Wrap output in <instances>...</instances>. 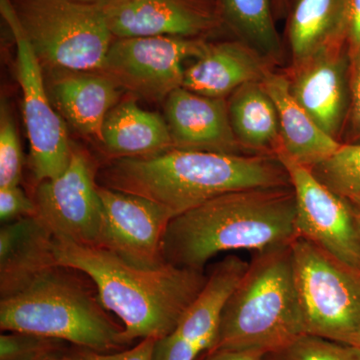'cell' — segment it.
<instances>
[{"mask_svg": "<svg viewBox=\"0 0 360 360\" xmlns=\"http://www.w3.org/2000/svg\"><path fill=\"white\" fill-rule=\"evenodd\" d=\"M292 186L245 189L224 194L177 215L163 239L167 264L205 270L227 251H264L297 238Z\"/></svg>", "mask_w": 360, "mask_h": 360, "instance_id": "obj_3", "label": "cell"}, {"mask_svg": "<svg viewBox=\"0 0 360 360\" xmlns=\"http://www.w3.org/2000/svg\"><path fill=\"white\" fill-rule=\"evenodd\" d=\"M96 179L99 186L155 201L175 217L224 194L291 186L276 156L175 148L108 160L99 167Z\"/></svg>", "mask_w": 360, "mask_h": 360, "instance_id": "obj_1", "label": "cell"}, {"mask_svg": "<svg viewBox=\"0 0 360 360\" xmlns=\"http://www.w3.org/2000/svg\"><path fill=\"white\" fill-rule=\"evenodd\" d=\"M290 2L291 0H272L274 13L278 14V16H283V14L288 13Z\"/></svg>", "mask_w": 360, "mask_h": 360, "instance_id": "obj_36", "label": "cell"}, {"mask_svg": "<svg viewBox=\"0 0 360 360\" xmlns=\"http://www.w3.org/2000/svg\"><path fill=\"white\" fill-rule=\"evenodd\" d=\"M23 155L11 108L4 101L0 108V188L20 186Z\"/></svg>", "mask_w": 360, "mask_h": 360, "instance_id": "obj_27", "label": "cell"}, {"mask_svg": "<svg viewBox=\"0 0 360 360\" xmlns=\"http://www.w3.org/2000/svg\"><path fill=\"white\" fill-rule=\"evenodd\" d=\"M156 338H148L134 347L115 352H97L87 348L75 347L79 360H153Z\"/></svg>", "mask_w": 360, "mask_h": 360, "instance_id": "obj_30", "label": "cell"}, {"mask_svg": "<svg viewBox=\"0 0 360 360\" xmlns=\"http://www.w3.org/2000/svg\"><path fill=\"white\" fill-rule=\"evenodd\" d=\"M274 70V63L240 40L207 42L200 58L186 68L182 87L200 96L229 98L243 85L264 82Z\"/></svg>", "mask_w": 360, "mask_h": 360, "instance_id": "obj_17", "label": "cell"}, {"mask_svg": "<svg viewBox=\"0 0 360 360\" xmlns=\"http://www.w3.org/2000/svg\"><path fill=\"white\" fill-rule=\"evenodd\" d=\"M284 72L295 101L322 130L341 142L350 103L347 45L322 51Z\"/></svg>", "mask_w": 360, "mask_h": 360, "instance_id": "obj_15", "label": "cell"}, {"mask_svg": "<svg viewBox=\"0 0 360 360\" xmlns=\"http://www.w3.org/2000/svg\"><path fill=\"white\" fill-rule=\"evenodd\" d=\"M47 86L56 110L78 132L101 141L106 115L117 104V84L101 71L53 70Z\"/></svg>", "mask_w": 360, "mask_h": 360, "instance_id": "obj_18", "label": "cell"}, {"mask_svg": "<svg viewBox=\"0 0 360 360\" xmlns=\"http://www.w3.org/2000/svg\"><path fill=\"white\" fill-rule=\"evenodd\" d=\"M262 350H219L203 354L198 360H262Z\"/></svg>", "mask_w": 360, "mask_h": 360, "instance_id": "obj_33", "label": "cell"}, {"mask_svg": "<svg viewBox=\"0 0 360 360\" xmlns=\"http://www.w3.org/2000/svg\"><path fill=\"white\" fill-rule=\"evenodd\" d=\"M345 44L350 66V82L360 71V0H347Z\"/></svg>", "mask_w": 360, "mask_h": 360, "instance_id": "obj_31", "label": "cell"}, {"mask_svg": "<svg viewBox=\"0 0 360 360\" xmlns=\"http://www.w3.org/2000/svg\"><path fill=\"white\" fill-rule=\"evenodd\" d=\"M103 9L115 39H205L224 26L215 0H108Z\"/></svg>", "mask_w": 360, "mask_h": 360, "instance_id": "obj_13", "label": "cell"}, {"mask_svg": "<svg viewBox=\"0 0 360 360\" xmlns=\"http://www.w3.org/2000/svg\"><path fill=\"white\" fill-rule=\"evenodd\" d=\"M276 158L295 191L297 236L360 276V236L347 201L323 186L309 167L283 153Z\"/></svg>", "mask_w": 360, "mask_h": 360, "instance_id": "obj_11", "label": "cell"}, {"mask_svg": "<svg viewBox=\"0 0 360 360\" xmlns=\"http://www.w3.org/2000/svg\"><path fill=\"white\" fill-rule=\"evenodd\" d=\"M70 345H72L58 338L21 331H4L0 335V360H32Z\"/></svg>", "mask_w": 360, "mask_h": 360, "instance_id": "obj_28", "label": "cell"}, {"mask_svg": "<svg viewBox=\"0 0 360 360\" xmlns=\"http://www.w3.org/2000/svg\"><path fill=\"white\" fill-rule=\"evenodd\" d=\"M355 347L360 348V336L359 340H357L356 345H355Z\"/></svg>", "mask_w": 360, "mask_h": 360, "instance_id": "obj_38", "label": "cell"}, {"mask_svg": "<svg viewBox=\"0 0 360 360\" xmlns=\"http://www.w3.org/2000/svg\"><path fill=\"white\" fill-rule=\"evenodd\" d=\"M165 120L175 149L246 155L232 131L227 98L180 87L165 101Z\"/></svg>", "mask_w": 360, "mask_h": 360, "instance_id": "obj_16", "label": "cell"}, {"mask_svg": "<svg viewBox=\"0 0 360 360\" xmlns=\"http://www.w3.org/2000/svg\"><path fill=\"white\" fill-rule=\"evenodd\" d=\"M0 328L65 340L97 352H115L129 345L122 323L101 302L96 284L70 267L45 270L25 288L0 300Z\"/></svg>", "mask_w": 360, "mask_h": 360, "instance_id": "obj_4", "label": "cell"}, {"mask_svg": "<svg viewBox=\"0 0 360 360\" xmlns=\"http://www.w3.org/2000/svg\"><path fill=\"white\" fill-rule=\"evenodd\" d=\"M32 360H79V359H78L75 345H70L63 349L49 352Z\"/></svg>", "mask_w": 360, "mask_h": 360, "instance_id": "obj_34", "label": "cell"}, {"mask_svg": "<svg viewBox=\"0 0 360 360\" xmlns=\"http://www.w3.org/2000/svg\"><path fill=\"white\" fill-rule=\"evenodd\" d=\"M53 234L37 217L6 222L0 229V296L20 292L56 266Z\"/></svg>", "mask_w": 360, "mask_h": 360, "instance_id": "obj_19", "label": "cell"}, {"mask_svg": "<svg viewBox=\"0 0 360 360\" xmlns=\"http://www.w3.org/2000/svg\"><path fill=\"white\" fill-rule=\"evenodd\" d=\"M56 262L84 272L96 284L101 302L122 321L123 340L169 335L207 283L205 270L165 264L146 269L124 262L115 253L54 238Z\"/></svg>", "mask_w": 360, "mask_h": 360, "instance_id": "obj_2", "label": "cell"}, {"mask_svg": "<svg viewBox=\"0 0 360 360\" xmlns=\"http://www.w3.org/2000/svg\"><path fill=\"white\" fill-rule=\"evenodd\" d=\"M262 360H360V348L304 333L267 352Z\"/></svg>", "mask_w": 360, "mask_h": 360, "instance_id": "obj_26", "label": "cell"}, {"mask_svg": "<svg viewBox=\"0 0 360 360\" xmlns=\"http://www.w3.org/2000/svg\"><path fill=\"white\" fill-rule=\"evenodd\" d=\"M37 210L33 198L26 195L20 186L0 188V219L13 221L23 217H37Z\"/></svg>", "mask_w": 360, "mask_h": 360, "instance_id": "obj_29", "label": "cell"}, {"mask_svg": "<svg viewBox=\"0 0 360 360\" xmlns=\"http://www.w3.org/2000/svg\"><path fill=\"white\" fill-rule=\"evenodd\" d=\"M291 250L305 333L355 347L360 336L359 274L300 236Z\"/></svg>", "mask_w": 360, "mask_h": 360, "instance_id": "obj_7", "label": "cell"}, {"mask_svg": "<svg viewBox=\"0 0 360 360\" xmlns=\"http://www.w3.org/2000/svg\"><path fill=\"white\" fill-rule=\"evenodd\" d=\"M222 25L276 66L284 61L272 0H215Z\"/></svg>", "mask_w": 360, "mask_h": 360, "instance_id": "obj_24", "label": "cell"}, {"mask_svg": "<svg viewBox=\"0 0 360 360\" xmlns=\"http://www.w3.org/2000/svg\"><path fill=\"white\" fill-rule=\"evenodd\" d=\"M77 1L87 2V4H106L108 0H77Z\"/></svg>", "mask_w": 360, "mask_h": 360, "instance_id": "obj_37", "label": "cell"}, {"mask_svg": "<svg viewBox=\"0 0 360 360\" xmlns=\"http://www.w3.org/2000/svg\"><path fill=\"white\" fill-rule=\"evenodd\" d=\"M227 105L232 131L246 155L276 156L283 150L278 112L262 82L239 87Z\"/></svg>", "mask_w": 360, "mask_h": 360, "instance_id": "obj_23", "label": "cell"}, {"mask_svg": "<svg viewBox=\"0 0 360 360\" xmlns=\"http://www.w3.org/2000/svg\"><path fill=\"white\" fill-rule=\"evenodd\" d=\"M26 39L51 70L101 71L115 37L103 4L11 0Z\"/></svg>", "mask_w": 360, "mask_h": 360, "instance_id": "obj_6", "label": "cell"}, {"mask_svg": "<svg viewBox=\"0 0 360 360\" xmlns=\"http://www.w3.org/2000/svg\"><path fill=\"white\" fill-rule=\"evenodd\" d=\"M248 262L229 255L213 265L207 283L174 330L156 340L153 360H198L212 347L225 302L238 286Z\"/></svg>", "mask_w": 360, "mask_h": 360, "instance_id": "obj_14", "label": "cell"}, {"mask_svg": "<svg viewBox=\"0 0 360 360\" xmlns=\"http://www.w3.org/2000/svg\"><path fill=\"white\" fill-rule=\"evenodd\" d=\"M304 333L290 243L255 252L225 302L217 338L206 354L219 350L267 352Z\"/></svg>", "mask_w": 360, "mask_h": 360, "instance_id": "obj_5", "label": "cell"}, {"mask_svg": "<svg viewBox=\"0 0 360 360\" xmlns=\"http://www.w3.org/2000/svg\"><path fill=\"white\" fill-rule=\"evenodd\" d=\"M341 143H360V71L350 82V103Z\"/></svg>", "mask_w": 360, "mask_h": 360, "instance_id": "obj_32", "label": "cell"}, {"mask_svg": "<svg viewBox=\"0 0 360 360\" xmlns=\"http://www.w3.org/2000/svg\"><path fill=\"white\" fill-rule=\"evenodd\" d=\"M103 221L97 248L115 253L124 262L153 269L167 264L163 239L174 213L142 196L99 186Z\"/></svg>", "mask_w": 360, "mask_h": 360, "instance_id": "obj_12", "label": "cell"}, {"mask_svg": "<svg viewBox=\"0 0 360 360\" xmlns=\"http://www.w3.org/2000/svg\"><path fill=\"white\" fill-rule=\"evenodd\" d=\"M345 201H347V205H349L350 210H352L355 224H356L357 229H359L360 236V196H359V198H352V200Z\"/></svg>", "mask_w": 360, "mask_h": 360, "instance_id": "obj_35", "label": "cell"}, {"mask_svg": "<svg viewBox=\"0 0 360 360\" xmlns=\"http://www.w3.org/2000/svg\"><path fill=\"white\" fill-rule=\"evenodd\" d=\"M205 39L174 37L115 39L101 72L120 89L146 101H163L184 84V63L200 58Z\"/></svg>", "mask_w": 360, "mask_h": 360, "instance_id": "obj_9", "label": "cell"}, {"mask_svg": "<svg viewBox=\"0 0 360 360\" xmlns=\"http://www.w3.org/2000/svg\"><path fill=\"white\" fill-rule=\"evenodd\" d=\"M288 13V68H298L322 51L347 45V0H291Z\"/></svg>", "mask_w": 360, "mask_h": 360, "instance_id": "obj_20", "label": "cell"}, {"mask_svg": "<svg viewBox=\"0 0 360 360\" xmlns=\"http://www.w3.org/2000/svg\"><path fill=\"white\" fill-rule=\"evenodd\" d=\"M0 13L16 45V73L22 91L23 117L30 144L35 182L59 176L70 165L73 146L44 84V70L11 0H0Z\"/></svg>", "mask_w": 360, "mask_h": 360, "instance_id": "obj_8", "label": "cell"}, {"mask_svg": "<svg viewBox=\"0 0 360 360\" xmlns=\"http://www.w3.org/2000/svg\"><path fill=\"white\" fill-rule=\"evenodd\" d=\"M97 172L91 158L73 146L65 172L35 186L32 198L37 205V217L54 238L77 245L98 246L103 207Z\"/></svg>", "mask_w": 360, "mask_h": 360, "instance_id": "obj_10", "label": "cell"}, {"mask_svg": "<svg viewBox=\"0 0 360 360\" xmlns=\"http://www.w3.org/2000/svg\"><path fill=\"white\" fill-rule=\"evenodd\" d=\"M309 169L323 186L343 200L360 196V143H341L330 158Z\"/></svg>", "mask_w": 360, "mask_h": 360, "instance_id": "obj_25", "label": "cell"}, {"mask_svg": "<svg viewBox=\"0 0 360 360\" xmlns=\"http://www.w3.org/2000/svg\"><path fill=\"white\" fill-rule=\"evenodd\" d=\"M101 144L110 160L158 155L174 148L165 117L143 110L134 99L116 104L108 112Z\"/></svg>", "mask_w": 360, "mask_h": 360, "instance_id": "obj_22", "label": "cell"}, {"mask_svg": "<svg viewBox=\"0 0 360 360\" xmlns=\"http://www.w3.org/2000/svg\"><path fill=\"white\" fill-rule=\"evenodd\" d=\"M278 112L285 153L296 162L314 167L340 148L341 142L329 136L291 94L285 72L272 70L262 82Z\"/></svg>", "mask_w": 360, "mask_h": 360, "instance_id": "obj_21", "label": "cell"}]
</instances>
